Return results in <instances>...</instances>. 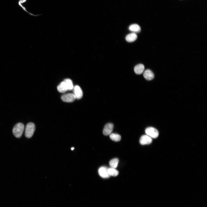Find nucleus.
Here are the masks:
<instances>
[{
    "instance_id": "nucleus-8",
    "label": "nucleus",
    "mask_w": 207,
    "mask_h": 207,
    "mask_svg": "<svg viewBox=\"0 0 207 207\" xmlns=\"http://www.w3.org/2000/svg\"><path fill=\"white\" fill-rule=\"evenodd\" d=\"M73 88V94L76 99H81L83 97V93L81 87L78 85H76Z\"/></svg>"
},
{
    "instance_id": "nucleus-6",
    "label": "nucleus",
    "mask_w": 207,
    "mask_h": 207,
    "mask_svg": "<svg viewBox=\"0 0 207 207\" xmlns=\"http://www.w3.org/2000/svg\"><path fill=\"white\" fill-rule=\"evenodd\" d=\"M152 138L146 135L142 136L140 138V142L142 145L149 144L151 143L152 142Z\"/></svg>"
},
{
    "instance_id": "nucleus-4",
    "label": "nucleus",
    "mask_w": 207,
    "mask_h": 207,
    "mask_svg": "<svg viewBox=\"0 0 207 207\" xmlns=\"http://www.w3.org/2000/svg\"><path fill=\"white\" fill-rule=\"evenodd\" d=\"M61 99L64 102L72 103L74 101L76 98L73 94L68 93L63 95L62 96Z\"/></svg>"
},
{
    "instance_id": "nucleus-5",
    "label": "nucleus",
    "mask_w": 207,
    "mask_h": 207,
    "mask_svg": "<svg viewBox=\"0 0 207 207\" xmlns=\"http://www.w3.org/2000/svg\"><path fill=\"white\" fill-rule=\"evenodd\" d=\"M108 168L105 167H102L99 169V174L103 178L108 179L110 176L108 174Z\"/></svg>"
},
{
    "instance_id": "nucleus-1",
    "label": "nucleus",
    "mask_w": 207,
    "mask_h": 207,
    "mask_svg": "<svg viewBox=\"0 0 207 207\" xmlns=\"http://www.w3.org/2000/svg\"><path fill=\"white\" fill-rule=\"evenodd\" d=\"M24 129V124L22 123H18L15 125L13 128V134L17 138H20L22 135Z\"/></svg>"
},
{
    "instance_id": "nucleus-11",
    "label": "nucleus",
    "mask_w": 207,
    "mask_h": 207,
    "mask_svg": "<svg viewBox=\"0 0 207 207\" xmlns=\"http://www.w3.org/2000/svg\"><path fill=\"white\" fill-rule=\"evenodd\" d=\"M145 67L142 64H139L136 65L134 67V71L136 74L138 75L142 74L144 72Z\"/></svg>"
},
{
    "instance_id": "nucleus-2",
    "label": "nucleus",
    "mask_w": 207,
    "mask_h": 207,
    "mask_svg": "<svg viewBox=\"0 0 207 207\" xmlns=\"http://www.w3.org/2000/svg\"><path fill=\"white\" fill-rule=\"evenodd\" d=\"M36 130L35 124L32 122L28 123L26 127L25 135L28 138H30L33 136Z\"/></svg>"
},
{
    "instance_id": "nucleus-18",
    "label": "nucleus",
    "mask_w": 207,
    "mask_h": 207,
    "mask_svg": "<svg viewBox=\"0 0 207 207\" xmlns=\"http://www.w3.org/2000/svg\"><path fill=\"white\" fill-rule=\"evenodd\" d=\"M27 0H20V1H19L18 3H23L25 2Z\"/></svg>"
},
{
    "instance_id": "nucleus-19",
    "label": "nucleus",
    "mask_w": 207,
    "mask_h": 207,
    "mask_svg": "<svg viewBox=\"0 0 207 207\" xmlns=\"http://www.w3.org/2000/svg\"><path fill=\"white\" fill-rule=\"evenodd\" d=\"M74 149V148L73 147H72L71 148V150L73 151Z\"/></svg>"
},
{
    "instance_id": "nucleus-9",
    "label": "nucleus",
    "mask_w": 207,
    "mask_h": 207,
    "mask_svg": "<svg viewBox=\"0 0 207 207\" xmlns=\"http://www.w3.org/2000/svg\"><path fill=\"white\" fill-rule=\"evenodd\" d=\"M144 77L147 80H151L154 77L153 73L151 70L148 69L145 70L144 73Z\"/></svg>"
},
{
    "instance_id": "nucleus-12",
    "label": "nucleus",
    "mask_w": 207,
    "mask_h": 207,
    "mask_svg": "<svg viewBox=\"0 0 207 207\" xmlns=\"http://www.w3.org/2000/svg\"><path fill=\"white\" fill-rule=\"evenodd\" d=\"M137 36L136 34L132 33L127 36L126 37V40L128 42H133L137 39Z\"/></svg>"
},
{
    "instance_id": "nucleus-13",
    "label": "nucleus",
    "mask_w": 207,
    "mask_h": 207,
    "mask_svg": "<svg viewBox=\"0 0 207 207\" xmlns=\"http://www.w3.org/2000/svg\"><path fill=\"white\" fill-rule=\"evenodd\" d=\"M129 29L130 30L134 32H139L141 31L140 27L137 24L131 25L129 26Z\"/></svg>"
},
{
    "instance_id": "nucleus-14",
    "label": "nucleus",
    "mask_w": 207,
    "mask_h": 207,
    "mask_svg": "<svg viewBox=\"0 0 207 207\" xmlns=\"http://www.w3.org/2000/svg\"><path fill=\"white\" fill-rule=\"evenodd\" d=\"M66 83L67 85L68 90L71 91L72 90L74 86L72 81L70 79H65L64 81Z\"/></svg>"
},
{
    "instance_id": "nucleus-3",
    "label": "nucleus",
    "mask_w": 207,
    "mask_h": 207,
    "mask_svg": "<svg viewBox=\"0 0 207 207\" xmlns=\"http://www.w3.org/2000/svg\"><path fill=\"white\" fill-rule=\"evenodd\" d=\"M145 133L147 135L151 138H157L159 135L158 131L156 129L152 127L147 128L145 130Z\"/></svg>"
},
{
    "instance_id": "nucleus-17",
    "label": "nucleus",
    "mask_w": 207,
    "mask_h": 207,
    "mask_svg": "<svg viewBox=\"0 0 207 207\" xmlns=\"http://www.w3.org/2000/svg\"><path fill=\"white\" fill-rule=\"evenodd\" d=\"M108 172L110 176H117L119 174V172L114 168H110L108 169Z\"/></svg>"
},
{
    "instance_id": "nucleus-7",
    "label": "nucleus",
    "mask_w": 207,
    "mask_h": 207,
    "mask_svg": "<svg viewBox=\"0 0 207 207\" xmlns=\"http://www.w3.org/2000/svg\"><path fill=\"white\" fill-rule=\"evenodd\" d=\"M113 128L114 125L112 124L109 123L106 124L103 130V134L105 136L110 135L113 130Z\"/></svg>"
},
{
    "instance_id": "nucleus-15",
    "label": "nucleus",
    "mask_w": 207,
    "mask_h": 207,
    "mask_svg": "<svg viewBox=\"0 0 207 207\" xmlns=\"http://www.w3.org/2000/svg\"><path fill=\"white\" fill-rule=\"evenodd\" d=\"M110 139L115 142H119L120 141L121 137L119 134L113 133L111 134L110 136Z\"/></svg>"
},
{
    "instance_id": "nucleus-16",
    "label": "nucleus",
    "mask_w": 207,
    "mask_h": 207,
    "mask_svg": "<svg viewBox=\"0 0 207 207\" xmlns=\"http://www.w3.org/2000/svg\"><path fill=\"white\" fill-rule=\"evenodd\" d=\"M119 160L117 158L113 159L109 163V165L111 168L115 169L118 165Z\"/></svg>"
},
{
    "instance_id": "nucleus-10",
    "label": "nucleus",
    "mask_w": 207,
    "mask_h": 207,
    "mask_svg": "<svg viewBox=\"0 0 207 207\" xmlns=\"http://www.w3.org/2000/svg\"><path fill=\"white\" fill-rule=\"evenodd\" d=\"M57 90L59 92L64 93L68 90L65 83L64 81L61 82L57 87Z\"/></svg>"
}]
</instances>
